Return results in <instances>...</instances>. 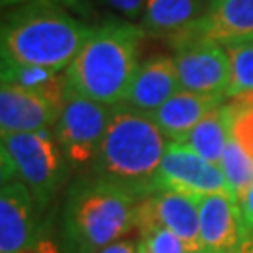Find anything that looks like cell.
I'll return each mask as SVG.
<instances>
[{"label": "cell", "mask_w": 253, "mask_h": 253, "mask_svg": "<svg viewBox=\"0 0 253 253\" xmlns=\"http://www.w3.org/2000/svg\"><path fill=\"white\" fill-rule=\"evenodd\" d=\"M137 229L141 231V242L148 253H191L180 236L158 223H145Z\"/></svg>", "instance_id": "obj_21"}, {"label": "cell", "mask_w": 253, "mask_h": 253, "mask_svg": "<svg viewBox=\"0 0 253 253\" xmlns=\"http://www.w3.org/2000/svg\"><path fill=\"white\" fill-rule=\"evenodd\" d=\"M199 199L193 195H184L178 191H154L141 201L137 227L145 223H158L180 236L191 253H203L201 250L199 227Z\"/></svg>", "instance_id": "obj_10"}, {"label": "cell", "mask_w": 253, "mask_h": 253, "mask_svg": "<svg viewBox=\"0 0 253 253\" xmlns=\"http://www.w3.org/2000/svg\"><path fill=\"white\" fill-rule=\"evenodd\" d=\"M145 28L126 19L92 27L77 56L66 70L68 88L105 105H122L139 68Z\"/></svg>", "instance_id": "obj_1"}, {"label": "cell", "mask_w": 253, "mask_h": 253, "mask_svg": "<svg viewBox=\"0 0 253 253\" xmlns=\"http://www.w3.org/2000/svg\"><path fill=\"white\" fill-rule=\"evenodd\" d=\"M253 40V0H208L205 15L169 38L178 51L197 43L229 47Z\"/></svg>", "instance_id": "obj_8"}, {"label": "cell", "mask_w": 253, "mask_h": 253, "mask_svg": "<svg viewBox=\"0 0 253 253\" xmlns=\"http://www.w3.org/2000/svg\"><path fill=\"white\" fill-rule=\"evenodd\" d=\"M141 197L98 176H83L68 190L60 216L62 253H98L133 227Z\"/></svg>", "instance_id": "obj_2"}, {"label": "cell", "mask_w": 253, "mask_h": 253, "mask_svg": "<svg viewBox=\"0 0 253 253\" xmlns=\"http://www.w3.org/2000/svg\"><path fill=\"white\" fill-rule=\"evenodd\" d=\"M231 109H233L231 135L253 156V105L252 107H233L231 105Z\"/></svg>", "instance_id": "obj_22"}, {"label": "cell", "mask_w": 253, "mask_h": 253, "mask_svg": "<svg viewBox=\"0 0 253 253\" xmlns=\"http://www.w3.org/2000/svg\"><path fill=\"white\" fill-rule=\"evenodd\" d=\"M219 167L225 174L236 201L240 203L253 184V156L231 135L221 156Z\"/></svg>", "instance_id": "obj_19"}, {"label": "cell", "mask_w": 253, "mask_h": 253, "mask_svg": "<svg viewBox=\"0 0 253 253\" xmlns=\"http://www.w3.org/2000/svg\"><path fill=\"white\" fill-rule=\"evenodd\" d=\"M235 253H253V236H246L244 238V242L240 244V248L236 250Z\"/></svg>", "instance_id": "obj_27"}, {"label": "cell", "mask_w": 253, "mask_h": 253, "mask_svg": "<svg viewBox=\"0 0 253 253\" xmlns=\"http://www.w3.org/2000/svg\"><path fill=\"white\" fill-rule=\"evenodd\" d=\"M225 103L223 98L180 90L162 107L150 113V118L162 129L167 141H182L210 111Z\"/></svg>", "instance_id": "obj_15"}, {"label": "cell", "mask_w": 253, "mask_h": 253, "mask_svg": "<svg viewBox=\"0 0 253 253\" xmlns=\"http://www.w3.org/2000/svg\"><path fill=\"white\" fill-rule=\"evenodd\" d=\"M101 2L127 19L143 17V11L146 6V0H101Z\"/></svg>", "instance_id": "obj_23"}, {"label": "cell", "mask_w": 253, "mask_h": 253, "mask_svg": "<svg viewBox=\"0 0 253 253\" xmlns=\"http://www.w3.org/2000/svg\"><path fill=\"white\" fill-rule=\"evenodd\" d=\"M115 107L83 98L68 88L62 113L53 129V135L70 169L79 171L83 167L92 165L103 143Z\"/></svg>", "instance_id": "obj_6"}, {"label": "cell", "mask_w": 253, "mask_h": 253, "mask_svg": "<svg viewBox=\"0 0 253 253\" xmlns=\"http://www.w3.org/2000/svg\"><path fill=\"white\" fill-rule=\"evenodd\" d=\"M36 201L23 182L0 190V253H23L36 242Z\"/></svg>", "instance_id": "obj_13"}, {"label": "cell", "mask_w": 253, "mask_h": 253, "mask_svg": "<svg viewBox=\"0 0 253 253\" xmlns=\"http://www.w3.org/2000/svg\"><path fill=\"white\" fill-rule=\"evenodd\" d=\"M139 252V242L133 240H117L113 244L105 246L98 253H137Z\"/></svg>", "instance_id": "obj_25"}, {"label": "cell", "mask_w": 253, "mask_h": 253, "mask_svg": "<svg viewBox=\"0 0 253 253\" xmlns=\"http://www.w3.org/2000/svg\"><path fill=\"white\" fill-rule=\"evenodd\" d=\"M156 188L184 195H229L236 199L221 167L207 162L180 141H167Z\"/></svg>", "instance_id": "obj_7"}, {"label": "cell", "mask_w": 253, "mask_h": 253, "mask_svg": "<svg viewBox=\"0 0 253 253\" xmlns=\"http://www.w3.org/2000/svg\"><path fill=\"white\" fill-rule=\"evenodd\" d=\"M207 0H146L141 27L146 34L172 38L197 23L207 11Z\"/></svg>", "instance_id": "obj_16"}, {"label": "cell", "mask_w": 253, "mask_h": 253, "mask_svg": "<svg viewBox=\"0 0 253 253\" xmlns=\"http://www.w3.org/2000/svg\"><path fill=\"white\" fill-rule=\"evenodd\" d=\"M2 184L23 182L38 207H45L64 186L70 165L51 131L2 135Z\"/></svg>", "instance_id": "obj_5"}, {"label": "cell", "mask_w": 253, "mask_h": 253, "mask_svg": "<svg viewBox=\"0 0 253 253\" xmlns=\"http://www.w3.org/2000/svg\"><path fill=\"white\" fill-rule=\"evenodd\" d=\"M137 253H148V252H146V248L143 246V242H139V252H137Z\"/></svg>", "instance_id": "obj_28"}, {"label": "cell", "mask_w": 253, "mask_h": 253, "mask_svg": "<svg viewBox=\"0 0 253 253\" xmlns=\"http://www.w3.org/2000/svg\"><path fill=\"white\" fill-rule=\"evenodd\" d=\"M199 227L203 253H235L248 236L240 203L229 195L201 197Z\"/></svg>", "instance_id": "obj_11"}, {"label": "cell", "mask_w": 253, "mask_h": 253, "mask_svg": "<svg viewBox=\"0 0 253 253\" xmlns=\"http://www.w3.org/2000/svg\"><path fill=\"white\" fill-rule=\"evenodd\" d=\"M180 90L182 86L174 58L160 54L139 64L124 105L150 115Z\"/></svg>", "instance_id": "obj_14"}, {"label": "cell", "mask_w": 253, "mask_h": 253, "mask_svg": "<svg viewBox=\"0 0 253 253\" xmlns=\"http://www.w3.org/2000/svg\"><path fill=\"white\" fill-rule=\"evenodd\" d=\"M231 64V84L227 98L233 100L253 92V40L225 47Z\"/></svg>", "instance_id": "obj_20"}, {"label": "cell", "mask_w": 253, "mask_h": 253, "mask_svg": "<svg viewBox=\"0 0 253 253\" xmlns=\"http://www.w3.org/2000/svg\"><path fill=\"white\" fill-rule=\"evenodd\" d=\"M240 210H242V217H244L246 233L253 236V184L244 195V199L240 201Z\"/></svg>", "instance_id": "obj_24"}, {"label": "cell", "mask_w": 253, "mask_h": 253, "mask_svg": "<svg viewBox=\"0 0 253 253\" xmlns=\"http://www.w3.org/2000/svg\"><path fill=\"white\" fill-rule=\"evenodd\" d=\"M25 2H34V0H4V4H25ZM49 2H56V4H62V6H73L77 4V0H49Z\"/></svg>", "instance_id": "obj_26"}, {"label": "cell", "mask_w": 253, "mask_h": 253, "mask_svg": "<svg viewBox=\"0 0 253 253\" xmlns=\"http://www.w3.org/2000/svg\"><path fill=\"white\" fill-rule=\"evenodd\" d=\"M174 62L182 90L227 100V90L231 84V64L225 47L212 43L184 47L176 51Z\"/></svg>", "instance_id": "obj_9"}, {"label": "cell", "mask_w": 253, "mask_h": 253, "mask_svg": "<svg viewBox=\"0 0 253 253\" xmlns=\"http://www.w3.org/2000/svg\"><path fill=\"white\" fill-rule=\"evenodd\" d=\"M90 30L62 4L28 2L2 23V60L66 72Z\"/></svg>", "instance_id": "obj_4"}, {"label": "cell", "mask_w": 253, "mask_h": 253, "mask_svg": "<svg viewBox=\"0 0 253 253\" xmlns=\"http://www.w3.org/2000/svg\"><path fill=\"white\" fill-rule=\"evenodd\" d=\"M2 83H11L28 92H34L38 96H43L45 100L60 109L64 107L68 94L66 73L40 66L15 64L11 60H2Z\"/></svg>", "instance_id": "obj_18"}, {"label": "cell", "mask_w": 253, "mask_h": 253, "mask_svg": "<svg viewBox=\"0 0 253 253\" xmlns=\"http://www.w3.org/2000/svg\"><path fill=\"white\" fill-rule=\"evenodd\" d=\"M167 139L148 113L117 105L90 174L145 199L152 195Z\"/></svg>", "instance_id": "obj_3"}, {"label": "cell", "mask_w": 253, "mask_h": 253, "mask_svg": "<svg viewBox=\"0 0 253 253\" xmlns=\"http://www.w3.org/2000/svg\"><path fill=\"white\" fill-rule=\"evenodd\" d=\"M233 131V109L229 103L210 111L180 143L188 145L207 162L219 165L221 156Z\"/></svg>", "instance_id": "obj_17"}, {"label": "cell", "mask_w": 253, "mask_h": 253, "mask_svg": "<svg viewBox=\"0 0 253 253\" xmlns=\"http://www.w3.org/2000/svg\"><path fill=\"white\" fill-rule=\"evenodd\" d=\"M62 109L11 83H2L0 88V133H34L54 129Z\"/></svg>", "instance_id": "obj_12"}]
</instances>
